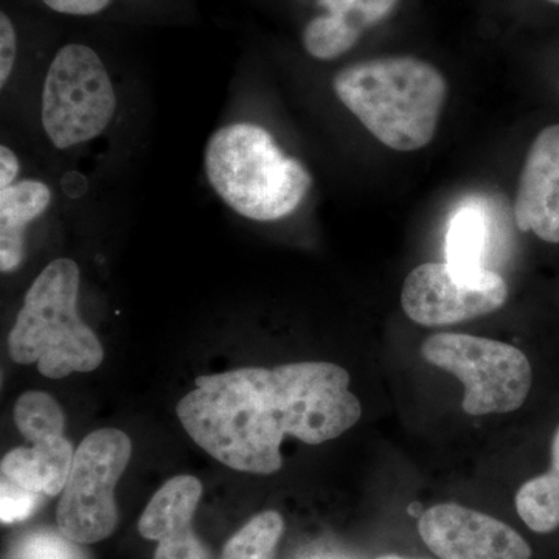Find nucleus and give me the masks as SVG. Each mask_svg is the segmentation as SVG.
I'll return each mask as SVG.
<instances>
[{
  "label": "nucleus",
  "mask_w": 559,
  "mask_h": 559,
  "mask_svg": "<svg viewBox=\"0 0 559 559\" xmlns=\"http://www.w3.org/2000/svg\"><path fill=\"white\" fill-rule=\"evenodd\" d=\"M80 267L70 259L50 261L32 283L10 331L9 353L22 366L38 364L40 374L61 380L97 370L102 342L79 314Z\"/></svg>",
  "instance_id": "nucleus-4"
},
{
  "label": "nucleus",
  "mask_w": 559,
  "mask_h": 559,
  "mask_svg": "<svg viewBox=\"0 0 559 559\" xmlns=\"http://www.w3.org/2000/svg\"><path fill=\"white\" fill-rule=\"evenodd\" d=\"M131 454L123 430H95L81 441L58 506V527L66 538L94 544L112 535L119 520L114 491Z\"/></svg>",
  "instance_id": "nucleus-7"
},
{
  "label": "nucleus",
  "mask_w": 559,
  "mask_h": 559,
  "mask_svg": "<svg viewBox=\"0 0 559 559\" xmlns=\"http://www.w3.org/2000/svg\"><path fill=\"white\" fill-rule=\"evenodd\" d=\"M40 559H55V558H40Z\"/></svg>",
  "instance_id": "nucleus-26"
},
{
  "label": "nucleus",
  "mask_w": 559,
  "mask_h": 559,
  "mask_svg": "<svg viewBox=\"0 0 559 559\" xmlns=\"http://www.w3.org/2000/svg\"><path fill=\"white\" fill-rule=\"evenodd\" d=\"M73 455L75 450L64 436L38 441L10 451L0 463V476L43 498H53L66 487Z\"/></svg>",
  "instance_id": "nucleus-13"
},
{
  "label": "nucleus",
  "mask_w": 559,
  "mask_h": 559,
  "mask_svg": "<svg viewBox=\"0 0 559 559\" xmlns=\"http://www.w3.org/2000/svg\"><path fill=\"white\" fill-rule=\"evenodd\" d=\"M0 520L2 524H14L31 518L40 503L43 496L17 487L9 480H0Z\"/></svg>",
  "instance_id": "nucleus-19"
},
{
  "label": "nucleus",
  "mask_w": 559,
  "mask_h": 559,
  "mask_svg": "<svg viewBox=\"0 0 559 559\" xmlns=\"http://www.w3.org/2000/svg\"><path fill=\"white\" fill-rule=\"evenodd\" d=\"M489 224L487 209L479 202H466L452 215L447 235L448 263L463 270H481L487 257Z\"/></svg>",
  "instance_id": "nucleus-15"
},
{
  "label": "nucleus",
  "mask_w": 559,
  "mask_h": 559,
  "mask_svg": "<svg viewBox=\"0 0 559 559\" xmlns=\"http://www.w3.org/2000/svg\"><path fill=\"white\" fill-rule=\"evenodd\" d=\"M17 57V33L9 14H0V87H5Z\"/></svg>",
  "instance_id": "nucleus-20"
},
{
  "label": "nucleus",
  "mask_w": 559,
  "mask_h": 559,
  "mask_svg": "<svg viewBox=\"0 0 559 559\" xmlns=\"http://www.w3.org/2000/svg\"><path fill=\"white\" fill-rule=\"evenodd\" d=\"M202 496L197 477H173L153 496L139 521L143 538L157 540L154 559H189L205 554L207 547L191 528Z\"/></svg>",
  "instance_id": "nucleus-11"
},
{
  "label": "nucleus",
  "mask_w": 559,
  "mask_h": 559,
  "mask_svg": "<svg viewBox=\"0 0 559 559\" xmlns=\"http://www.w3.org/2000/svg\"><path fill=\"white\" fill-rule=\"evenodd\" d=\"M549 2L557 3V5H559V0H549Z\"/></svg>",
  "instance_id": "nucleus-25"
},
{
  "label": "nucleus",
  "mask_w": 559,
  "mask_h": 559,
  "mask_svg": "<svg viewBox=\"0 0 559 559\" xmlns=\"http://www.w3.org/2000/svg\"><path fill=\"white\" fill-rule=\"evenodd\" d=\"M421 356L462 382V407L473 417L518 411L532 389L527 356L506 342L473 334H433L423 342Z\"/></svg>",
  "instance_id": "nucleus-5"
},
{
  "label": "nucleus",
  "mask_w": 559,
  "mask_h": 559,
  "mask_svg": "<svg viewBox=\"0 0 559 559\" xmlns=\"http://www.w3.org/2000/svg\"><path fill=\"white\" fill-rule=\"evenodd\" d=\"M378 559H411V558H401V557H396V555H388V557H381Z\"/></svg>",
  "instance_id": "nucleus-24"
},
{
  "label": "nucleus",
  "mask_w": 559,
  "mask_h": 559,
  "mask_svg": "<svg viewBox=\"0 0 559 559\" xmlns=\"http://www.w3.org/2000/svg\"><path fill=\"white\" fill-rule=\"evenodd\" d=\"M21 164L14 151L9 146H0V190L17 182Z\"/></svg>",
  "instance_id": "nucleus-23"
},
{
  "label": "nucleus",
  "mask_w": 559,
  "mask_h": 559,
  "mask_svg": "<svg viewBox=\"0 0 559 559\" xmlns=\"http://www.w3.org/2000/svg\"><path fill=\"white\" fill-rule=\"evenodd\" d=\"M283 530L277 511H263L227 540L221 559H274Z\"/></svg>",
  "instance_id": "nucleus-18"
},
{
  "label": "nucleus",
  "mask_w": 559,
  "mask_h": 559,
  "mask_svg": "<svg viewBox=\"0 0 559 559\" xmlns=\"http://www.w3.org/2000/svg\"><path fill=\"white\" fill-rule=\"evenodd\" d=\"M399 0H318L322 14L308 22L301 35L305 50L320 61L336 60L360 36L392 13Z\"/></svg>",
  "instance_id": "nucleus-12"
},
{
  "label": "nucleus",
  "mask_w": 559,
  "mask_h": 559,
  "mask_svg": "<svg viewBox=\"0 0 559 559\" xmlns=\"http://www.w3.org/2000/svg\"><path fill=\"white\" fill-rule=\"evenodd\" d=\"M22 554L27 559L55 558L72 559L73 549L53 536H35L25 543Z\"/></svg>",
  "instance_id": "nucleus-21"
},
{
  "label": "nucleus",
  "mask_w": 559,
  "mask_h": 559,
  "mask_svg": "<svg viewBox=\"0 0 559 559\" xmlns=\"http://www.w3.org/2000/svg\"><path fill=\"white\" fill-rule=\"evenodd\" d=\"M194 385L176 407L180 425L198 447L240 473H277L285 437L322 444L362 415L348 371L323 360L202 374Z\"/></svg>",
  "instance_id": "nucleus-1"
},
{
  "label": "nucleus",
  "mask_w": 559,
  "mask_h": 559,
  "mask_svg": "<svg viewBox=\"0 0 559 559\" xmlns=\"http://www.w3.org/2000/svg\"><path fill=\"white\" fill-rule=\"evenodd\" d=\"M14 423L31 443L64 436L66 417L58 401L46 392H25L14 404Z\"/></svg>",
  "instance_id": "nucleus-17"
},
{
  "label": "nucleus",
  "mask_w": 559,
  "mask_h": 559,
  "mask_svg": "<svg viewBox=\"0 0 559 559\" xmlns=\"http://www.w3.org/2000/svg\"><path fill=\"white\" fill-rule=\"evenodd\" d=\"M509 286L496 272L451 263L419 264L407 275L401 305L423 326H448L491 314L506 305Z\"/></svg>",
  "instance_id": "nucleus-8"
},
{
  "label": "nucleus",
  "mask_w": 559,
  "mask_h": 559,
  "mask_svg": "<svg viewBox=\"0 0 559 559\" xmlns=\"http://www.w3.org/2000/svg\"><path fill=\"white\" fill-rule=\"evenodd\" d=\"M51 191L43 180L22 179L0 190V271H16L24 260L25 229L49 209Z\"/></svg>",
  "instance_id": "nucleus-14"
},
{
  "label": "nucleus",
  "mask_w": 559,
  "mask_h": 559,
  "mask_svg": "<svg viewBox=\"0 0 559 559\" xmlns=\"http://www.w3.org/2000/svg\"><path fill=\"white\" fill-rule=\"evenodd\" d=\"M333 90L353 116L395 151L425 148L447 100V80L429 62L381 58L342 69Z\"/></svg>",
  "instance_id": "nucleus-2"
},
{
  "label": "nucleus",
  "mask_w": 559,
  "mask_h": 559,
  "mask_svg": "<svg viewBox=\"0 0 559 559\" xmlns=\"http://www.w3.org/2000/svg\"><path fill=\"white\" fill-rule=\"evenodd\" d=\"M418 532L440 559H530L527 540L506 522L466 509L440 503L421 514Z\"/></svg>",
  "instance_id": "nucleus-9"
},
{
  "label": "nucleus",
  "mask_w": 559,
  "mask_h": 559,
  "mask_svg": "<svg viewBox=\"0 0 559 559\" xmlns=\"http://www.w3.org/2000/svg\"><path fill=\"white\" fill-rule=\"evenodd\" d=\"M116 110V90L97 51L84 44L61 47L40 98V120L53 146L68 150L98 138Z\"/></svg>",
  "instance_id": "nucleus-6"
},
{
  "label": "nucleus",
  "mask_w": 559,
  "mask_h": 559,
  "mask_svg": "<svg viewBox=\"0 0 559 559\" xmlns=\"http://www.w3.org/2000/svg\"><path fill=\"white\" fill-rule=\"evenodd\" d=\"M204 168L227 207L260 223L296 212L312 183L305 165L286 156L270 131L252 123L227 124L213 132Z\"/></svg>",
  "instance_id": "nucleus-3"
},
{
  "label": "nucleus",
  "mask_w": 559,
  "mask_h": 559,
  "mask_svg": "<svg viewBox=\"0 0 559 559\" xmlns=\"http://www.w3.org/2000/svg\"><path fill=\"white\" fill-rule=\"evenodd\" d=\"M522 231L543 241L559 242V124L539 132L530 146L514 201Z\"/></svg>",
  "instance_id": "nucleus-10"
},
{
  "label": "nucleus",
  "mask_w": 559,
  "mask_h": 559,
  "mask_svg": "<svg viewBox=\"0 0 559 559\" xmlns=\"http://www.w3.org/2000/svg\"><path fill=\"white\" fill-rule=\"evenodd\" d=\"M514 502L521 520L533 532L550 533L559 527V428L551 441L550 469L525 481Z\"/></svg>",
  "instance_id": "nucleus-16"
},
{
  "label": "nucleus",
  "mask_w": 559,
  "mask_h": 559,
  "mask_svg": "<svg viewBox=\"0 0 559 559\" xmlns=\"http://www.w3.org/2000/svg\"><path fill=\"white\" fill-rule=\"evenodd\" d=\"M50 10L68 16H94L108 9L112 0H43Z\"/></svg>",
  "instance_id": "nucleus-22"
}]
</instances>
